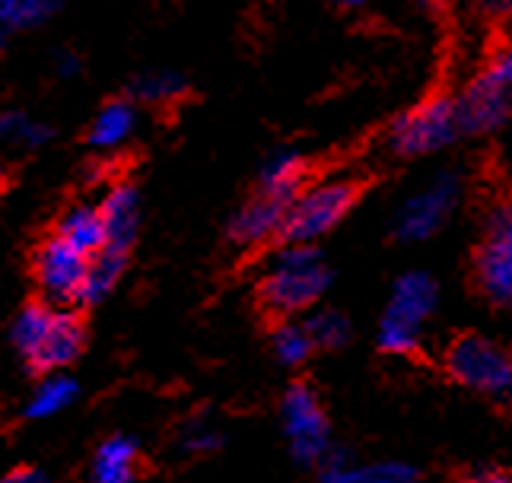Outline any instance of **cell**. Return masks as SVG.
<instances>
[{
  "label": "cell",
  "mask_w": 512,
  "mask_h": 483,
  "mask_svg": "<svg viewBox=\"0 0 512 483\" xmlns=\"http://www.w3.org/2000/svg\"><path fill=\"white\" fill-rule=\"evenodd\" d=\"M137 474V442L128 436L105 439L93 458V483H134Z\"/></svg>",
  "instance_id": "e0dca14e"
},
{
  "label": "cell",
  "mask_w": 512,
  "mask_h": 483,
  "mask_svg": "<svg viewBox=\"0 0 512 483\" xmlns=\"http://www.w3.org/2000/svg\"><path fill=\"white\" fill-rule=\"evenodd\" d=\"M137 124V109L131 99H115L96 115L93 128H90V143L96 150H115L121 147Z\"/></svg>",
  "instance_id": "ac0fdd59"
},
{
  "label": "cell",
  "mask_w": 512,
  "mask_h": 483,
  "mask_svg": "<svg viewBox=\"0 0 512 483\" xmlns=\"http://www.w3.org/2000/svg\"><path fill=\"white\" fill-rule=\"evenodd\" d=\"M303 178H306V163L303 156L284 150V153H274L268 163L261 166V191L258 194H268L274 201H284L293 204L299 194H303Z\"/></svg>",
  "instance_id": "2e32d148"
},
{
  "label": "cell",
  "mask_w": 512,
  "mask_h": 483,
  "mask_svg": "<svg viewBox=\"0 0 512 483\" xmlns=\"http://www.w3.org/2000/svg\"><path fill=\"white\" fill-rule=\"evenodd\" d=\"M471 483H512V474L503 468H484L471 477Z\"/></svg>",
  "instance_id": "83f0119b"
},
{
  "label": "cell",
  "mask_w": 512,
  "mask_h": 483,
  "mask_svg": "<svg viewBox=\"0 0 512 483\" xmlns=\"http://www.w3.org/2000/svg\"><path fill=\"white\" fill-rule=\"evenodd\" d=\"M77 398V382L70 379L64 372L55 375H45L42 385L32 391L29 407H26V417L32 420H45V417H55L61 410Z\"/></svg>",
  "instance_id": "d6986e66"
},
{
  "label": "cell",
  "mask_w": 512,
  "mask_h": 483,
  "mask_svg": "<svg viewBox=\"0 0 512 483\" xmlns=\"http://www.w3.org/2000/svg\"><path fill=\"white\" fill-rule=\"evenodd\" d=\"M182 442H185V449H188V452L204 455V452H214V449H217V445H220V436H217L210 426L194 423V426H188V433H185Z\"/></svg>",
  "instance_id": "4316f807"
},
{
  "label": "cell",
  "mask_w": 512,
  "mask_h": 483,
  "mask_svg": "<svg viewBox=\"0 0 512 483\" xmlns=\"http://www.w3.org/2000/svg\"><path fill=\"white\" fill-rule=\"evenodd\" d=\"M185 93V80L179 74H150L137 83V96L147 102H172Z\"/></svg>",
  "instance_id": "484cf974"
},
{
  "label": "cell",
  "mask_w": 512,
  "mask_h": 483,
  "mask_svg": "<svg viewBox=\"0 0 512 483\" xmlns=\"http://www.w3.org/2000/svg\"><path fill=\"white\" fill-rule=\"evenodd\" d=\"M287 210H290V204L274 201V198H268V194H255V198L245 201L236 210V217L229 220V242L252 248V245L277 239Z\"/></svg>",
  "instance_id": "7c38bea8"
},
{
  "label": "cell",
  "mask_w": 512,
  "mask_h": 483,
  "mask_svg": "<svg viewBox=\"0 0 512 483\" xmlns=\"http://www.w3.org/2000/svg\"><path fill=\"white\" fill-rule=\"evenodd\" d=\"M331 283V271L322 261L315 245H280V252L268 261V271L261 277V302L264 309L293 318L312 309Z\"/></svg>",
  "instance_id": "6da1fadb"
},
{
  "label": "cell",
  "mask_w": 512,
  "mask_h": 483,
  "mask_svg": "<svg viewBox=\"0 0 512 483\" xmlns=\"http://www.w3.org/2000/svg\"><path fill=\"white\" fill-rule=\"evenodd\" d=\"M51 13H55V4H48V0H0V29H32L48 20Z\"/></svg>",
  "instance_id": "cb8c5ba5"
},
{
  "label": "cell",
  "mask_w": 512,
  "mask_h": 483,
  "mask_svg": "<svg viewBox=\"0 0 512 483\" xmlns=\"http://www.w3.org/2000/svg\"><path fill=\"white\" fill-rule=\"evenodd\" d=\"M462 198V172L439 169L427 178V185L414 191L395 213V236L401 242H427L449 223Z\"/></svg>",
  "instance_id": "ba28073f"
},
{
  "label": "cell",
  "mask_w": 512,
  "mask_h": 483,
  "mask_svg": "<svg viewBox=\"0 0 512 483\" xmlns=\"http://www.w3.org/2000/svg\"><path fill=\"white\" fill-rule=\"evenodd\" d=\"M77 70H80V61H77L74 55H64V58L58 61V74H61V77L77 74Z\"/></svg>",
  "instance_id": "f546056e"
},
{
  "label": "cell",
  "mask_w": 512,
  "mask_h": 483,
  "mask_svg": "<svg viewBox=\"0 0 512 483\" xmlns=\"http://www.w3.org/2000/svg\"><path fill=\"white\" fill-rule=\"evenodd\" d=\"M458 112V128L468 137H481L500 131L512 115V45L503 42L487 64L481 67V74L474 77L462 96L455 99Z\"/></svg>",
  "instance_id": "3957f363"
},
{
  "label": "cell",
  "mask_w": 512,
  "mask_h": 483,
  "mask_svg": "<svg viewBox=\"0 0 512 483\" xmlns=\"http://www.w3.org/2000/svg\"><path fill=\"white\" fill-rule=\"evenodd\" d=\"M0 137L20 143V147H39V143H45L51 137V131L23 112H4L0 115Z\"/></svg>",
  "instance_id": "d4e9b609"
},
{
  "label": "cell",
  "mask_w": 512,
  "mask_h": 483,
  "mask_svg": "<svg viewBox=\"0 0 512 483\" xmlns=\"http://www.w3.org/2000/svg\"><path fill=\"white\" fill-rule=\"evenodd\" d=\"M360 198V185L353 178H334L303 188V194L290 204L284 226H280V245H315L338 226Z\"/></svg>",
  "instance_id": "277c9868"
},
{
  "label": "cell",
  "mask_w": 512,
  "mask_h": 483,
  "mask_svg": "<svg viewBox=\"0 0 512 483\" xmlns=\"http://www.w3.org/2000/svg\"><path fill=\"white\" fill-rule=\"evenodd\" d=\"M271 344H274V356L284 366H303L309 356H312V341L303 325H296V321H280L271 334Z\"/></svg>",
  "instance_id": "603a6c76"
},
{
  "label": "cell",
  "mask_w": 512,
  "mask_h": 483,
  "mask_svg": "<svg viewBox=\"0 0 512 483\" xmlns=\"http://www.w3.org/2000/svg\"><path fill=\"white\" fill-rule=\"evenodd\" d=\"M439 306V283L423 274V271H408L401 274L392 286L388 306L379 321V350L392 356H411L420 347L423 325L433 318Z\"/></svg>",
  "instance_id": "7a4b0ae2"
},
{
  "label": "cell",
  "mask_w": 512,
  "mask_h": 483,
  "mask_svg": "<svg viewBox=\"0 0 512 483\" xmlns=\"http://www.w3.org/2000/svg\"><path fill=\"white\" fill-rule=\"evenodd\" d=\"M446 372L474 395L490 401L512 398V353L484 334L455 337L446 350Z\"/></svg>",
  "instance_id": "8992f818"
},
{
  "label": "cell",
  "mask_w": 512,
  "mask_h": 483,
  "mask_svg": "<svg viewBox=\"0 0 512 483\" xmlns=\"http://www.w3.org/2000/svg\"><path fill=\"white\" fill-rule=\"evenodd\" d=\"M125 264L128 255L118 252H99L96 258H90V274H86V286H83V306H93V302L109 296L118 277L125 274Z\"/></svg>",
  "instance_id": "44dd1931"
},
{
  "label": "cell",
  "mask_w": 512,
  "mask_h": 483,
  "mask_svg": "<svg viewBox=\"0 0 512 483\" xmlns=\"http://www.w3.org/2000/svg\"><path fill=\"white\" fill-rule=\"evenodd\" d=\"M4 483H48V477L35 468H23V471H13Z\"/></svg>",
  "instance_id": "f1b7e54d"
},
{
  "label": "cell",
  "mask_w": 512,
  "mask_h": 483,
  "mask_svg": "<svg viewBox=\"0 0 512 483\" xmlns=\"http://www.w3.org/2000/svg\"><path fill=\"white\" fill-rule=\"evenodd\" d=\"M458 137H462V128H458L455 99L446 93H436L417 102L414 109L401 112L388 124L385 143H388V150L401 159H420V156L446 150Z\"/></svg>",
  "instance_id": "5b68a950"
},
{
  "label": "cell",
  "mask_w": 512,
  "mask_h": 483,
  "mask_svg": "<svg viewBox=\"0 0 512 483\" xmlns=\"http://www.w3.org/2000/svg\"><path fill=\"white\" fill-rule=\"evenodd\" d=\"M280 417H284V433L290 442V452L299 464H322L328 458L331 439H328V417L322 398L306 382H296L287 388L284 404H280Z\"/></svg>",
  "instance_id": "9c48e42d"
},
{
  "label": "cell",
  "mask_w": 512,
  "mask_h": 483,
  "mask_svg": "<svg viewBox=\"0 0 512 483\" xmlns=\"http://www.w3.org/2000/svg\"><path fill=\"white\" fill-rule=\"evenodd\" d=\"M322 483H427V477L404 461L353 464L347 455L328 452L322 461Z\"/></svg>",
  "instance_id": "4fadbf2b"
},
{
  "label": "cell",
  "mask_w": 512,
  "mask_h": 483,
  "mask_svg": "<svg viewBox=\"0 0 512 483\" xmlns=\"http://www.w3.org/2000/svg\"><path fill=\"white\" fill-rule=\"evenodd\" d=\"M58 239L67 242L70 248H77L80 255L86 258H96L99 252H105V220L99 207L93 204H80V207H70L61 223H58Z\"/></svg>",
  "instance_id": "9a60e30c"
},
{
  "label": "cell",
  "mask_w": 512,
  "mask_h": 483,
  "mask_svg": "<svg viewBox=\"0 0 512 483\" xmlns=\"http://www.w3.org/2000/svg\"><path fill=\"white\" fill-rule=\"evenodd\" d=\"M0 185H4V163H0Z\"/></svg>",
  "instance_id": "1f68e13d"
},
{
  "label": "cell",
  "mask_w": 512,
  "mask_h": 483,
  "mask_svg": "<svg viewBox=\"0 0 512 483\" xmlns=\"http://www.w3.org/2000/svg\"><path fill=\"white\" fill-rule=\"evenodd\" d=\"M51 315H55V309L45 306V302H29V306L20 315H16L13 331H10V341H13L16 350H20L23 360H32L35 350L42 347L45 331L51 325Z\"/></svg>",
  "instance_id": "ffe728a7"
},
{
  "label": "cell",
  "mask_w": 512,
  "mask_h": 483,
  "mask_svg": "<svg viewBox=\"0 0 512 483\" xmlns=\"http://www.w3.org/2000/svg\"><path fill=\"white\" fill-rule=\"evenodd\" d=\"M474 283L487 302L512 309V201H497L474 245Z\"/></svg>",
  "instance_id": "52a82bcc"
},
{
  "label": "cell",
  "mask_w": 512,
  "mask_h": 483,
  "mask_svg": "<svg viewBox=\"0 0 512 483\" xmlns=\"http://www.w3.org/2000/svg\"><path fill=\"white\" fill-rule=\"evenodd\" d=\"M506 42L512 45V20H509V26H506Z\"/></svg>",
  "instance_id": "4dcf8cb0"
},
{
  "label": "cell",
  "mask_w": 512,
  "mask_h": 483,
  "mask_svg": "<svg viewBox=\"0 0 512 483\" xmlns=\"http://www.w3.org/2000/svg\"><path fill=\"white\" fill-rule=\"evenodd\" d=\"M32 267L48 302H55V306H83V286H86V274H90V258L80 255L77 248H70L55 236L35 252Z\"/></svg>",
  "instance_id": "30bf717a"
},
{
  "label": "cell",
  "mask_w": 512,
  "mask_h": 483,
  "mask_svg": "<svg viewBox=\"0 0 512 483\" xmlns=\"http://www.w3.org/2000/svg\"><path fill=\"white\" fill-rule=\"evenodd\" d=\"M83 344H86V325L80 321V315L67 312V309H55L51 325L45 331V341L39 350H35L29 366L45 372V375H55L77 360V356L83 353Z\"/></svg>",
  "instance_id": "8fae6325"
},
{
  "label": "cell",
  "mask_w": 512,
  "mask_h": 483,
  "mask_svg": "<svg viewBox=\"0 0 512 483\" xmlns=\"http://www.w3.org/2000/svg\"><path fill=\"white\" fill-rule=\"evenodd\" d=\"M303 328H306L315 350H341L350 341V321L334 309L309 315Z\"/></svg>",
  "instance_id": "7402d4cb"
},
{
  "label": "cell",
  "mask_w": 512,
  "mask_h": 483,
  "mask_svg": "<svg viewBox=\"0 0 512 483\" xmlns=\"http://www.w3.org/2000/svg\"><path fill=\"white\" fill-rule=\"evenodd\" d=\"M99 213L105 220V252H118V255H128V248L137 239V223H140V194L134 185L121 182L115 185L109 194L102 198Z\"/></svg>",
  "instance_id": "5bb4252c"
}]
</instances>
